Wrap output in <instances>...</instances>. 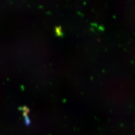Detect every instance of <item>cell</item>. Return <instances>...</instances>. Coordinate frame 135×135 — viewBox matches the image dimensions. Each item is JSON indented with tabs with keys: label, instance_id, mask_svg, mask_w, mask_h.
<instances>
[{
	"label": "cell",
	"instance_id": "6da1fadb",
	"mask_svg": "<svg viewBox=\"0 0 135 135\" xmlns=\"http://www.w3.org/2000/svg\"><path fill=\"white\" fill-rule=\"evenodd\" d=\"M24 117H25V124L27 126H29L30 123H31V121L30 120V118H29V117L27 115L26 113H24Z\"/></svg>",
	"mask_w": 135,
	"mask_h": 135
}]
</instances>
